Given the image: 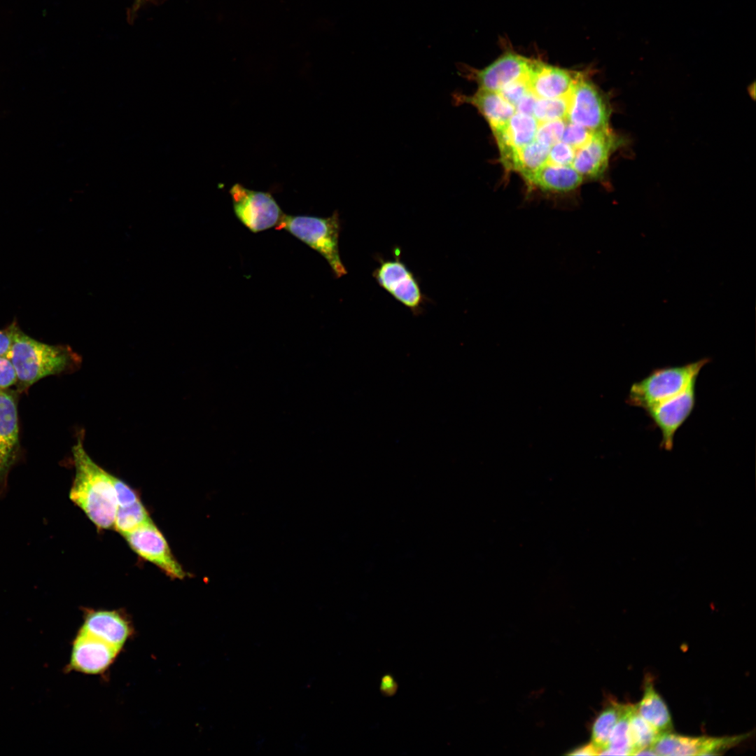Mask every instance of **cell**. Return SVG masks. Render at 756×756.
Here are the masks:
<instances>
[{"mask_svg": "<svg viewBox=\"0 0 756 756\" xmlns=\"http://www.w3.org/2000/svg\"><path fill=\"white\" fill-rule=\"evenodd\" d=\"M72 452L75 477L70 499L99 528L113 527L118 503L111 474L90 458L80 438Z\"/></svg>", "mask_w": 756, "mask_h": 756, "instance_id": "cell-1", "label": "cell"}, {"mask_svg": "<svg viewBox=\"0 0 756 756\" xmlns=\"http://www.w3.org/2000/svg\"><path fill=\"white\" fill-rule=\"evenodd\" d=\"M8 357L15 367L20 392L27 391L42 378L66 372L78 363V356L69 347L36 340L19 326Z\"/></svg>", "mask_w": 756, "mask_h": 756, "instance_id": "cell-2", "label": "cell"}, {"mask_svg": "<svg viewBox=\"0 0 756 756\" xmlns=\"http://www.w3.org/2000/svg\"><path fill=\"white\" fill-rule=\"evenodd\" d=\"M710 361V358H704L684 365L654 369L631 386L627 404L645 411L657 406L681 393Z\"/></svg>", "mask_w": 756, "mask_h": 756, "instance_id": "cell-3", "label": "cell"}, {"mask_svg": "<svg viewBox=\"0 0 756 756\" xmlns=\"http://www.w3.org/2000/svg\"><path fill=\"white\" fill-rule=\"evenodd\" d=\"M275 228L286 230L319 253L337 278L347 274L340 255V220L337 211L327 218L283 214Z\"/></svg>", "mask_w": 756, "mask_h": 756, "instance_id": "cell-4", "label": "cell"}, {"mask_svg": "<svg viewBox=\"0 0 756 756\" xmlns=\"http://www.w3.org/2000/svg\"><path fill=\"white\" fill-rule=\"evenodd\" d=\"M230 193L237 218L250 231L256 233L279 224L284 214L270 193L249 190L239 183L231 188Z\"/></svg>", "mask_w": 756, "mask_h": 756, "instance_id": "cell-5", "label": "cell"}, {"mask_svg": "<svg viewBox=\"0 0 756 756\" xmlns=\"http://www.w3.org/2000/svg\"><path fill=\"white\" fill-rule=\"evenodd\" d=\"M610 107L603 94L579 75L571 93L566 120L590 131L609 129Z\"/></svg>", "mask_w": 756, "mask_h": 756, "instance_id": "cell-6", "label": "cell"}, {"mask_svg": "<svg viewBox=\"0 0 756 756\" xmlns=\"http://www.w3.org/2000/svg\"><path fill=\"white\" fill-rule=\"evenodd\" d=\"M532 59L513 51H506L495 61L482 69L465 64L458 69L465 78L474 80L478 89L498 92L505 86L529 76Z\"/></svg>", "mask_w": 756, "mask_h": 756, "instance_id": "cell-7", "label": "cell"}, {"mask_svg": "<svg viewBox=\"0 0 756 756\" xmlns=\"http://www.w3.org/2000/svg\"><path fill=\"white\" fill-rule=\"evenodd\" d=\"M372 276L378 284L414 314L421 313L426 298L413 272L400 260L398 253L393 260H379Z\"/></svg>", "mask_w": 756, "mask_h": 756, "instance_id": "cell-8", "label": "cell"}, {"mask_svg": "<svg viewBox=\"0 0 756 756\" xmlns=\"http://www.w3.org/2000/svg\"><path fill=\"white\" fill-rule=\"evenodd\" d=\"M124 537L139 556L157 566L169 577H186V572L172 553L165 538L152 520Z\"/></svg>", "mask_w": 756, "mask_h": 756, "instance_id": "cell-9", "label": "cell"}, {"mask_svg": "<svg viewBox=\"0 0 756 756\" xmlns=\"http://www.w3.org/2000/svg\"><path fill=\"white\" fill-rule=\"evenodd\" d=\"M696 379L673 398L645 411L662 434L660 447L671 451L678 430L692 413L696 400Z\"/></svg>", "mask_w": 756, "mask_h": 756, "instance_id": "cell-10", "label": "cell"}, {"mask_svg": "<svg viewBox=\"0 0 756 756\" xmlns=\"http://www.w3.org/2000/svg\"><path fill=\"white\" fill-rule=\"evenodd\" d=\"M121 650L106 642L78 630L71 645L68 671L88 675L106 672Z\"/></svg>", "mask_w": 756, "mask_h": 756, "instance_id": "cell-11", "label": "cell"}, {"mask_svg": "<svg viewBox=\"0 0 756 756\" xmlns=\"http://www.w3.org/2000/svg\"><path fill=\"white\" fill-rule=\"evenodd\" d=\"M20 451L18 398L9 389L0 390V494Z\"/></svg>", "mask_w": 756, "mask_h": 756, "instance_id": "cell-12", "label": "cell"}, {"mask_svg": "<svg viewBox=\"0 0 756 756\" xmlns=\"http://www.w3.org/2000/svg\"><path fill=\"white\" fill-rule=\"evenodd\" d=\"M745 738V735L726 737L687 736L669 732L659 734L652 748L657 755H711L727 750Z\"/></svg>", "mask_w": 756, "mask_h": 756, "instance_id": "cell-13", "label": "cell"}, {"mask_svg": "<svg viewBox=\"0 0 756 756\" xmlns=\"http://www.w3.org/2000/svg\"><path fill=\"white\" fill-rule=\"evenodd\" d=\"M621 141L609 129L594 132L589 141L575 150L571 166L582 177L599 178L608 167L612 152Z\"/></svg>", "mask_w": 756, "mask_h": 756, "instance_id": "cell-14", "label": "cell"}, {"mask_svg": "<svg viewBox=\"0 0 756 756\" xmlns=\"http://www.w3.org/2000/svg\"><path fill=\"white\" fill-rule=\"evenodd\" d=\"M79 630L120 649L134 634L128 617L115 610H90L85 612Z\"/></svg>", "mask_w": 756, "mask_h": 756, "instance_id": "cell-15", "label": "cell"}, {"mask_svg": "<svg viewBox=\"0 0 756 756\" xmlns=\"http://www.w3.org/2000/svg\"><path fill=\"white\" fill-rule=\"evenodd\" d=\"M579 74L532 60L528 78L530 91L540 99L568 97L573 90Z\"/></svg>", "mask_w": 756, "mask_h": 756, "instance_id": "cell-16", "label": "cell"}, {"mask_svg": "<svg viewBox=\"0 0 756 756\" xmlns=\"http://www.w3.org/2000/svg\"><path fill=\"white\" fill-rule=\"evenodd\" d=\"M452 98L455 105L468 104L474 106L486 119L493 132L502 129L516 112L515 108L497 92L478 89L469 95L454 92Z\"/></svg>", "mask_w": 756, "mask_h": 756, "instance_id": "cell-17", "label": "cell"}, {"mask_svg": "<svg viewBox=\"0 0 756 756\" xmlns=\"http://www.w3.org/2000/svg\"><path fill=\"white\" fill-rule=\"evenodd\" d=\"M538 125L533 115L515 112L502 129L493 132L502 162L535 140Z\"/></svg>", "mask_w": 756, "mask_h": 756, "instance_id": "cell-18", "label": "cell"}, {"mask_svg": "<svg viewBox=\"0 0 756 756\" xmlns=\"http://www.w3.org/2000/svg\"><path fill=\"white\" fill-rule=\"evenodd\" d=\"M524 178L529 185L542 191L557 193L574 190L583 181V177L571 165L547 163Z\"/></svg>", "mask_w": 756, "mask_h": 756, "instance_id": "cell-19", "label": "cell"}, {"mask_svg": "<svg viewBox=\"0 0 756 756\" xmlns=\"http://www.w3.org/2000/svg\"><path fill=\"white\" fill-rule=\"evenodd\" d=\"M636 708L640 715L659 734L672 730L673 724L669 710L654 689L650 678H645L643 695Z\"/></svg>", "mask_w": 756, "mask_h": 756, "instance_id": "cell-20", "label": "cell"}, {"mask_svg": "<svg viewBox=\"0 0 756 756\" xmlns=\"http://www.w3.org/2000/svg\"><path fill=\"white\" fill-rule=\"evenodd\" d=\"M550 148L534 140L514 151L503 163L506 169L517 171L524 177L547 163Z\"/></svg>", "mask_w": 756, "mask_h": 756, "instance_id": "cell-21", "label": "cell"}, {"mask_svg": "<svg viewBox=\"0 0 756 756\" xmlns=\"http://www.w3.org/2000/svg\"><path fill=\"white\" fill-rule=\"evenodd\" d=\"M624 704L612 702L599 713L592 729V743L598 755L607 748L611 732L620 718Z\"/></svg>", "mask_w": 756, "mask_h": 756, "instance_id": "cell-22", "label": "cell"}, {"mask_svg": "<svg viewBox=\"0 0 756 756\" xmlns=\"http://www.w3.org/2000/svg\"><path fill=\"white\" fill-rule=\"evenodd\" d=\"M629 734L632 755L638 750L652 747L659 734L638 713L636 705H631L629 715Z\"/></svg>", "mask_w": 756, "mask_h": 756, "instance_id": "cell-23", "label": "cell"}, {"mask_svg": "<svg viewBox=\"0 0 756 756\" xmlns=\"http://www.w3.org/2000/svg\"><path fill=\"white\" fill-rule=\"evenodd\" d=\"M629 707L630 704H624L622 713L611 732L607 748L599 755H632L629 734Z\"/></svg>", "mask_w": 756, "mask_h": 756, "instance_id": "cell-24", "label": "cell"}, {"mask_svg": "<svg viewBox=\"0 0 756 756\" xmlns=\"http://www.w3.org/2000/svg\"><path fill=\"white\" fill-rule=\"evenodd\" d=\"M149 514L139 500L127 507H118L113 527L125 536L150 521Z\"/></svg>", "mask_w": 756, "mask_h": 756, "instance_id": "cell-25", "label": "cell"}, {"mask_svg": "<svg viewBox=\"0 0 756 756\" xmlns=\"http://www.w3.org/2000/svg\"><path fill=\"white\" fill-rule=\"evenodd\" d=\"M570 96L571 94L564 98H538L535 103L532 115L538 122L556 120H566Z\"/></svg>", "mask_w": 756, "mask_h": 756, "instance_id": "cell-26", "label": "cell"}, {"mask_svg": "<svg viewBox=\"0 0 756 756\" xmlns=\"http://www.w3.org/2000/svg\"><path fill=\"white\" fill-rule=\"evenodd\" d=\"M566 123L567 120H566L539 122L535 140L543 145L551 147L561 141Z\"/></svg>", "mask_w": 756, "mask_h": 756, "instance_id": "cell-27", "label": "cell"}, {"mask_svg": "<svg viewBox=\"0 0 756 756\" xmlns=\"http://www.w3.org/2000/svg\"><path fill=\"white\" fill-rule=\"evenodd\" d=\"M593 132L579 125L567 121L561 141L576 150L589 141Z\"/></svg>", "mask_w": 756, "mask_h": 756, "instance_id": "cell-28", "label": "cell"}, {"mask_svg": "<svg viewBox=\"0 0 756 756\" xmlns=\"http://www.w3.org/2000/svg\"><path fill=\"white\" fill-rule=\"evenodd\" d=\"M575 154V150L559 141L550 148L547 164L554 165H571Z\"/></svg>", "mask_w": 756, "mask_h": 756, "instance_id": "cell-29", "label": "cell"}, {"mask_svg": "<svg viewBox=\"0 0 756 756\" xmlns=\"http://www.w3.org/2000/svg\"><path fill=\"white\" fill-rule=\"evenodd\" d=\"M528 78L512 83L497 92L506 102L514 108L519 101L530 91Z\"/></svg>", "mask_w": 756, "mask_h": 756, "instance_id": "cell-30", "label": "cell"}, {"mask_svg": "<svg viewBox=\"0 0 756 756\" xmlns=\"http://www.w3.org/2000/svg\"><path fill=\"white\" fill-rule=\"evenodd\" d=\"M111 479L115 491L118 507H127L140 500L135 491L122 480L113 475Z\"/></svg>", "mask_w": 756, "mask_h": 756, "instance_id": "cell-31", "label": "cell"}, {"mask_svg": "<svg viewBox=\"0 0 756 756\" xmlns=\"http://www.w3.org/2000/svg\"><path fill=\"white\" fill-rule=\"evenodd\" d=\"M18 377L15 367L8 356H0V390L16 385Z\"/></svg>", "mask_w": 756, "mask_h": 756, "instance_id": "cell-32", "label": "cell"}, {"mask_svg": "<svg viewBox=\"0 0 756 756\" xmlns=\"http://www.w3.org/2000/svg\"><path fill=\"white\" fill-rule=\"evenodd\" d=\"M18 327V323L13 321L6 328L0 330V356H8Z\"/></svg>", "mask_w": 756, "mask_h": 756, "instance_id": "cell-33", "label": "cell"}, {"mask_svg": "<svg viewBox=\"0 0 756 756\" xmlns=\"http://www.w3.org/2000/svg\"><path fill=\"white\" fill-rule=\"evenodd\" d=\"M398 690V684L395 678L390 673L384 674L380 680L379 690L381 694L386 697L394 696Z\"/></svg>", "mask_w": 756, "mask_h": 756, "instance_id": "cell-34", "label": "cell"}, {"mask_svg": "<svg viewBox=\"0 0 756 756\" xmlns=\"http://www.w3.org/2000/svg\"><path fill=\"white\" fill-rule=\"evenodd\" d=\"M537 99L531 91H528L515 106L516 112L532 115Z\"/></svg>", "mask_w": 756, "mask_h": 756, "instance_id": "cell-35", "label": "cell"}, {"mask_svg": "<svg viewBox=\"0 0 756 756\" xmlns=\"http://www.w3.org/2000/svg\"><path fill=\"white\" fill-rule=\"evenodd\" d=\"M568 755H578V756H579V755H598V750L591 743L589 744L585 745L584 746H581L580 748H578L573 750V751L568 753Z\"/></svg>", "mask_w": 756, "mask_h": 756, "instance_id": "cell-36", "label": "cell"}]
</instances>
